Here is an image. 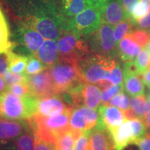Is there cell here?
Returning a JSON list of instances; mask_svg holds the SVG:
<instances>
[{
  "mask_svg": "<svg viewBox=\"0 0 150 150\" xmlns=\"http://www.w3.org/2000/svg\"><path fill=\"white\" fill-rule=\"evenodd\" d=\"M20 13L21 21L46 40H59L67 20L54 0H27L22 4Z\"/></svg>",
  "mask_w": 150,
  "mask_h": 150,
  "instance_id": "1",
  "label": "cell"
},
{
  "mask_svg": "<svg viewBox=\"0 0 150 150\" xmlns=\"http://www.w3.org/2000/svg\"><path fill=\"white\" fill-rule=\"evenodd\" d=\"M49 68L57 95L63 93H82L86 82L81 74L78 63L59 59Z\"/></svg>",
  "mask_w": 150,
  "mask_h": 150,
  "instance_id": "2",
  "label": "cell"
},
{
  "mask_svg": "<svg viewBox=\"0 0 150 150\" xmlns=\"http://www.w3.org/2000/svg\"><path fill=\"white\" fill-rule=\"evenodd\" d=\"M72 108H68L61 114L49 117L33 115L27 120L33 136L46 140L56 147L58 136L70 128Z\"/></svg>",
  "mask_w": 150,
  "mask_h": 150,
  "instance_id": "3",
  "label": "cell"
},
{
  "mask_svg": "<svg viewBox=\"0 0 150 150\" xmlns=\"http://www.w3.org/2000/svg\"><path fill=\"white\" fill-rule=\"evenodd\" d=\"M37 98L21 97L7 90L0 93V117L10 120H27L36 112Z\"/></svg>",
  "mask_w": 150,
  "mask_h": 150,
  "instance_id": "4",
  "label": "cell"
},
{
  "mask_svg": "<svg viewBox=\"0 0 150 150\" xmlns=\"http://www.w3.org/2000/svg\"><path fill=\"white\" fill-rule=\"evenodd\" d=\"M117 64L115 59L91 53L79 62L78 67L86 83L97 84L103 80L109 81Z\"/></svg>",
  "mask_w": 150,
  "mask_h": 150,
  "instance_id": "5",
  "label": "cell"
},
{
  "mask_svg": "<svg viewBox=\"0 0 150 150\" xmlns=\"http://www.w3.org/2000/svg\"><path fill=\"white\" fill-rule=\"evenodd\" d=\"M83 36L69 30H63L57 40L59 59L70 60L79 63L91 54L87 40Z\"/></svg>",
  "mask_w": 150,
  "mask_h": 150,
  "instance_id": "6",
  "label": "cell"
},
{
  "mask_svg": "<svg viewBox=\"0 0 150 150\" xmlns=\"http://www.w3.org/2000/svg\"><path fill=\"white\" fill-rule=\"evenodd\" d=\"M102 23L99 9L88 6L80 13L67 18L63 30H69L81 36L88 37L97 31Z\"/></svg>",
  "mask_w": 150,
  "mask_h": 150,
  "instance_id": "7",
  "label": "cell"
},
{
  "mask_svg": "<svg viewBox=\"0 0 150 150\" xmlns=\"http://www.w3.org/2000/svg\"><path fill=\"white\" fill-rule=\"evenodd\" d=\"M88 38L87 42L92 53L112 59L117 56V46L114 38L112 26L102 23L99 29Z\"/></svg>",
  "mask_w": 150,
  "mask_h": 150,
  "instance_id": "8",
  "label": "cell"
},
{
  "mask_svg": "<svg viewBox=\"0 0 150 150\" xmlns=\"http://www.w3.org/2000/svg\"><path fill=\"white\" fill-rule=\"evenodd\" d=\"M43 38L38 31L20 20L16 30V40L28 56L35 55L44 42Z\"/></svg>",
  "mask_w": 150,
  "mask_h": 150,
  "instance_id": "9",
  "label": "cell"
},
{
  "mask_svg": "<svg viewBox=\"0 0 150 150\" xmlns=\"http://www.w3.org/2000/svg\"><path fill=\"white\" fill-rule=\"evenodd\" d=\"M97 109L79 106L73 108L70 119L71 129L79 131H88L95 128L99 122Z\"/></svg>",
  "mask_w": 150,
  "mask_h": 150,
  "instance_id": "10",
  "label": "cell"
},
{
  "mask_svg": "<svg viewBox=\"0 0 150 150\" xmlns=\"http://www.w3.org/2000/svg\"><path fill=\"white\" fill-rule=\"evenodd\" d=\"M27 83L31 96L35 98H42L57 95L49 67L38 74L30 76L28 75Z\"/></svg>",
  "mask_w": 150,
  "mask_h": 150,
  "instance_id": "11",
  "label": "cell"
},
{
  "mask_svg": "<svg viewBox=\"0 0 150 150\" xmlns=\"http://www.w3.org/2000/svg\"><path fill=\"white\" fill-rule=\"evenodd\" d=\"M99 114L96 127L106 128L108 131L120 127L126 120L122 110L108 104H102L97 108Z\"/></svg>",
  "mask_w": 150,
  "mask_h": 150,
  "instance_id": "12",
  "label": "cell"
},
{
  "mask_svg": "<svg viewBox=\"0 0 150 150\" xmlns=\"http://www.w3.org/2000/svg\"><path fill=\"white\" fill-rule=\"evenodd\" d=\"M60 95L37 98L35 115L49 117L61 114L70 108ZM72 108V107H71Z\"/></svg>",
  "mask_w": 150,
  "mask_h": 150,
  "instance_id": "13",
  "label": "cell"
},
{
  "mask_svg": "<svg viewBox=\"0 0 150 150\" xmlns=\"http://www.w3.org/2000/svg\"><path fill=\"white\" fill-rule=\"evenodd\" d=\"M99 11L102 23L107 24L112 27L117 25L124 20L128 19L117 0H108Z\"/></svg>",
  "mask_w": 150,
  "mask_h": 150,
  "instance_id": "14",
  "label": "cell"
},
{
  "mask_svg": "<svg viewBox=\"0 0 150 150\" xmlns=\"http://www.w3.org/2000/svg\"><path fill=\"white\" fill-rule=\"evenodd\" d=\"M90 149L115 150L109 131L104 127H95L89 131Z\"/></svg>",
  "mask_w": 150,
  "mask_h": 150,
  "instance_id": "15",
  "label": "cell"
},
{
  "mask_svg": "<svg viewBox=\"0 0 150 150\" xmlns=\"http://www.w3.org/2000/svg\"><path fill=\"white\" fill-rule=\"evenodd\" d=\"M115 150H125L134 142L130 120H126L120 127L109 131Z\"/></svg>",
  "mask_w": 150,
  "mask_h": 150,
  "instance_id": "16",
  "label": "cell"
},
{
  "mask_svg": "<svg viewBox=\"0 0 150 150\" xmlns=\"http://www.w3.org/2000/svg\"><path fill=\"white\" fill-rule=\"evenodd\" d=\"M141 50V47L137 44L130 33L122 39L117 45V57L122 61H134Z\"/></svg>",
  "mask_w": 150,
  "mask_h": 150,
  "instance_id": "17",
  "label": "cell"
},
{
  "mask_svg": "<svg viewBox=\"0 0 150 150\" xmlns=\"http://www.w3.org/2000/svg\"><path fill=\"white\" fill-rule=\"evenodd\" d=\"M35 56L47 67H50L59 61V55L57 42L55 40H46L38 49Z\"/></svg>",
  "mask_w": 150,
  "mask_h": 150,
  "instance_id": "18",
  "label": "cell"
},
{
  "mask_svg": "<svg viewBox=\"0 0 150 150\" xmlns=\"http://www.w3.org/2000/svg\"><path fill=\"white\" fill-rule=\"evenodd\" d=\"M83 104L92 109H97L102 102V90L94 83H86L82 91Z\"/></svg>",
  "mask_w": 150,
  "mask_h": 150,
  "instance_id": "19",
  "label": "cell"
},
{
  "mask_svg": "<svg viewBox=\"0 0 150 150\" xmlns=\"http://www.w3.org/2000/svg\"><path fill=\"white\" fill-rule=\"evenodd\" d=\"M23 131V124L20 122L0 120V139H13L20 136Z\"/></svg>",
  "mask_w": 150,
  "mask_h": 150,
  "instance_id": "20",
  "label": "cell"
},
{
  "mask_svg": "<svg viewBox=\"0 0 150 150\" xmlns=\"http://www.w3.org/2000/svg\"><path fill=\"white\" fill-rule=\"evenodd\" d=\"M124 89L131 97L144 95L145 84L137 75L123 74Z\"/></svg>",
  "mask_w": 150,
  "mask_h": 150,
  "instance_id": "21",
  "label": "cell"
},
{
  "mask_svg": "<svg viewBox=\"0 0 150 150\" xmlns=\"http://www.w3.org/2000/svg\"><path fill=\"white\" fill-rule=\"evenodd\" d=\"M86 0H61V10L66 18H71L78 15L88 6Z\"/></svg>",
  "mask_w": 150,
  "mask_h": 150,
  "instance_id": "22",
  "label": "cell"
},
{
  "mask_svg": "<svg viewBox=\"0 0 150 150\" xmlns=\"http://www.w3.org/2000/svg\"><path fill=\"white\" fill-rule=\"evenodd\" d=\"M82 131L69 129L62 132L58 136L56 144V150H74V144L76 138Z\"/></svg>",
  "mask_w": 150,
  "mask_h": 150,
  "instance_id": "23",
  "label": "cell"
},
{
  "mask_svg": "<svg viewBox=\"0 0 150 150\" xmlns=\"http://www.w3.org/2000/svg\"><path fill=\"white\" fill-rule=\"evenodd\" d=\"M13 44L10 40V31L8 22L0 8V54L12 50Z\"/></svg>",
  "mask_w": 150,
  "mask_h": 150,
  "instance_id": "24",
  "label": "cell"
},
{
  "mask_svg": "<svg viewBox=\"0 0 150 150\" xmlns=\"http://www.w3.org/2000/svg\"><path fill=\"white\" fill-rule=\"evenodd\" d=\"M9 70L15 74H25L29 56L18 54L12 50L8 52Z\"/></svg>",
  "mask_w": 150,
  "mask_h": 150,
  "instance_id": "25",
  "label": "cell"
},
{
  "mask_svg": "<svg viewBox=\"0 0 150 150\" xmlns=\"http://www.w3.org/2000/svg\"><path fill=\"white\" fill-rule=\"evenodd\" d=\"M131 108L137 117L143 118L149 110L147 97L145 95L133 97L130 99Z\"/></svg>",
  "mask_w": 150,
  "mask_h": 150,
  "instance_id": "26",
  "label": "cell"
},
{
  "mask_svg": "<svg viewBox=\"0 0 150 150\" xmlns=\"http://www.w3.org/2000/svg\"><path fill=\"white\" fill-rule=\"evenodd\" d=\"M150 12V0H139L133 9L131 15V21L133 26L138 20L145 17Z\"/></svg>",
  "mask_w": 150,
  "mask_h": 150,
  "instance_id": "27",
  "label": "cell"
},
{
  "mask_svg": "<svg viewBox=\"0 0 150 150\" xmlns=\"http://www.w3.org/2000/svg\"><path fill=\"white\" fill-rule=\"evenodd\" d=\"M133 24L130 19H126L115 25L113 29V35L117 46L122 39L132 31Z\"/></svg>",
  "mask_w": 150,
  "mask_h": 150,
  "instance_id": "28",
  "label": "cell"
},
{
  "mask_svg": "<svg viewBox=\"0 0 150 150\" xmlns=\"http://www.w3.org/2000/svg\"><path fill=\"white\" fill-rule=\"evenodd\" d=\"M47 68L35 55L29 56L25 74L27 75H34L38 74Z\"/></svg>",
  "mask_w": 150,
  "mask_h": 150,
  "instance_id": "29",
  "label": "cell"
},
{
  "mask_svg": "<svg viewBox=\"0 0 150 150\" xmlns=\"http://www.w3.org/2000/svg\"><path fill=\"white\" fill-rule=\"evenodd\" d=\"M108 104L115 106L122 111H125L131 107L130 98L126 93H125L122 91L116 95L115 97H112Z\"/></svg>",
  "mask_w": 150,
  "mask_h": 150,
  "instance_id": "30",
  "label": "cell"
},
{
  "mask_svg": "<svg viewBox=\"0 0 150 150\" xmlns=\"http://www.w3.org/2000/svg\"><path fill=\"white\" fill-rule=\"evenodd\" d=\"M124 90V83L120 84H112L106 88L102 90V103L108 104L112 97Z\"/></svg>",
  "mask_w": 150,
  "mask_h": 150,
  "instance_id": "31",
  "label": "cell"
},
{
  "mask_svg": "<svg viewBox=\"0 0 150 150\" xmlns=\"http://www.w3.org/2000/svg\"><path fill=\"white\" fill-rule=\"evenodd\" d=\"M131 37L140 47H145L150 41V31L147 29H137L132 30L130 33Z\"/></svg>",
  "mask_w": 150,
  "mask_h": 150,
  "instance_id": "32",
  "label": "cell"
},
{
  "mask_svg": "<svg viewBox=\"0 0 150 150\" xmlns=\"http://www.w3.org/2000/svg\"><path fill=\"white\" fill-rule=\"evenodd\" d=\"M134 61L139 69L140 73L142 74L149 68L150 54L145 48H142L137 55Z\"/></svg>",
  "mask_w": 150,
  "mask_h": 150,
  "instance_id": "33",
  "label": "cell"
},
{
  "mask_svg": "<svg viewBox=\"0 0 150 150\" xmlns=\"http://www.w3.org/2000/svg\"><path fill=\"white\" fill-rule=\"evenodd\" d=\"M131 126L133 129V135H134V142L139 138H142V136L147 133V127L142 118L136 117L134 119L130 120ZM133 143V145H134Z\"/></svg>",
  "mask_w": 150,
  "mask_h": 150,
  "instance_id": "34",
  "label": "cell"
},
{
  "mask_svg": "<svg viewBox=\"0 0 150 150\" xmlns=\"http://www.w3.org/2000/svg\"><path fill=\"white\" fill-rule=\"evenodd\" d=\"M34 136L29 132L24 133L17 141V150H34Z\"/></svg>",
  "mask_w": 150,
  "mask_h": 150,
  "instance_id": "35",
  "label": "cell"
},
{
  "mask_svg": "<svg viewBox=\"0 0 150 150\" xmlns=\"http://www.w3.org/2000/svg\"><path fill=\"white\" fill-rule=\"evenodd\" d=\"M6 83L8 86L20 83H27L28 75L26 74H15L10 70L3 75Z\"/></svg>",
  "mask_w": 150,
  "mask_h": 150,
  "instance_id": "36",
  "label": "cell"
},
{
  "mask_svg": "<svg viewBox=\"0 0 150 150\" xmlns=\"http://www.w3.org/2000/svg\"><path fill=\"white\" fill-rule=\"evenodd\" d=\"M7 90L18 97H24L31 95L29 86H28L27 83L13 84V85L8 86Z\"/></svg>",
  "mask_w": 150,
  "mask_h": 150,
  "instance_id": "37",
  "label": "cell"
},
{
  "mask_svg": "<svg viewBox=\"0 0 150 150\" xmlns=\"http://www.w3.org/2000/svg\"><path fill=\"white\" fill-rule=\"evenodd\" d=\"M74 150H91L90 149L89 131H82L74 144Z\"/></svg>",
  "mask_w": 150,
  "mask_h": 150,
  "instance_id": "38",
  "label": "cell"
},
{
  "mask_svg": "<svg viewBox=\"0 0 150 150\" xmlns=\"http://www.w3.org/2000/svg\"><path fill=\"white\" fill-rule=\"evenodd\" d=\"M34 136V150H56V147L46 140Z\"/></svg>",
  "mask_w": 150,
  "mask_h": 150,
  "instance_id": "39",
  "label": "cell"
},
{
  "mask_svg": "<svg viewBox=\"0 0 150 150\" xmlns=\"http://www.w3.org/2000/svg\"><path fill=\"white\" fill-rule=\"evenodd\" d=\"M123 74L130 75H138L140 74L139 69L134 61L125 62L122 67Z\"/></svg>",
  "mask_w": 150,
  "mask_h": 150,
  "instance_id": "40",
  "label": "cell"
},
{
  "mask_svg": "<svg viewBox=\"0 0 150 150\" xmlns=\"http://www.w3.org/2000/svg\"><path fill=\"white\" fill-rule=\"evenodd\" d=\"M117 1L125 11L127 18L130 19L133 9L139 0H117Z\"/></svg>",
  "mask_w": 150,
  "mask_h": 150,
  "instance_id": "41",
  "label": "cell"
},
{
  "mask_svg": "<svg viewBox=\"0 0 150 150\" xmlns=\"http://www.w3.org/2000/svg\"><path fill=\"white\" fill-rule=\"evenodd\" d=\"M134 145H136L139 150H150V132L146 133L142 138L136 140Z\"/></svg>",
  "mask_w": 150,
  "mask_h": 150,
  "instance_id": "42",
  "label": "cell"
},
{
  "mask_svg": "<svg viewBox=\"0 0 150 150\" xmlns=\"http://www.w3.org/2000/svg\"><path fill=\"white\" fill-rule=\"evenodd\" d=\"M9 71V60L8 52L0 54V75L6 74Z\"/></svg>",
  "mask_w": 150,
  "mask_h": 150,
  "instance_id": "43",
  "label": "cell"
},
{
  "mask_svg": "<svg viewBox=\"0 0 150 150\" xmlns=\"http://www.w3.org/2000/svg\"><path fill=\"white\" fill-rule=\"evenodd\" d=\"M134 26H136L138 29L149 30L150 29V12L145 17L138 20Z\"/></svg>",
  "mask_w": 150,
  "mask_h": 150,
  "instance_id": "44",
  "label": "cell"
},
{
  "mask_svg": "<svg viewBox=\"0 0 150 150\" xmlns=\"http://www.w3.org/2000/svg\"><path fill=\"white\" fill-rule=\"evenodd\" d=\"M138 76L142 80L143 83L145 86H147V87L150 85V68L148 69L147 70H146L142 74H139Z\"/></svg>",
  "mask_w": 150,
  "mask_h": 150,
  "instance_id": "45",
  "label": "cell"
},
{
  "mask_svg": "<svg viewBox=\"0 0 150 150\" xmlns=\"http://www.w3.org/2000/svg\"><path fill=\"white\" fill-rule=\"evenodd\" d=\"M89 6L100 9L108 0H86Z\"/></svg>",
  "mask_w": 150,
  "mask_h": 150,
  "instance_id": "46",
  "label": "cell"
},
{
  "mask_svg": "<svg viewBox=\"0 0 150 150\" xmlns=\"http://www.w3.org/2000/svg\"><path fill=\"white\" fill-rule=\"evenodd\" d=\"M6 83L4 79L0 75V93L4 92V91H7V86Z\"/></svg>",
  "mask_w": 150,
  "mask_h": 150,
  "instance_id": "47",
  "label": "cell"
},
{
  "mask_svg": "<svg viewBox=\"0 0 150 150\" xmlns=\"http://www.w3.org/2000/svg\"><path fill=\"white\" fill-rule=\"evenodd\" d=\"M142 119L145 122L147 130L149 131V132H150V110L147 112V113L146 114L145 117L142 118Z\"/></svg>",
  "mask_w": 150,
  "mask_h": 150,
  "instance_id": "48",
  "label": "cell"
},
{
  "mask_svg": "<svg viewBox=\"0 0 150 150\" xmlns=\"http://www.w3.org/2000/svg\"><path fill=\"white\" fill-rule=\"evenodd\" d=\"M146 97H147L148 104H149V108H150V94L149 93H147V95H146Z\"/></svg>",
  "mask_w": 150,
  "mask_h": 150,
  "instance_id": "49",
  "label": "cell"
},
{
  "mask_svg": "<svg viewBox=\"0 0 150 150\" xmlns=\"http://www.w3.org/2000/svg\"><path fill=\"white\" fill-rule=\"evenodd\" d=\"M148 93H149V94H150V85L149 86H148Z\"/></svg>",
  "mask_w": 150,
  "mask_h": 150,
  "instance_id": "50",
  "label": "cell"
}]
</instances>
